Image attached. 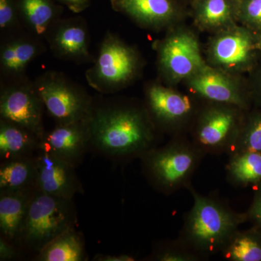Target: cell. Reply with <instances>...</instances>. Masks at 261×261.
<instances>
[{
  "mask_svg": "<svg viewBox=\"0 0 261 261\" xmlns=\"http://www.w3.org/2000/svg\"><path fill=\"white\" fill-rule=\"evenodd\" d=\"M20 20L32 35L46 37L62 14V8L53 0H17Z\"/></svg>",
  "mask_w": 261,
  "mask_h": 261,
  "instance_id": "19",
  "label": "cell"
},
{
  "mask_svg": "<svg viewBox=\"0 0 261 261\" xmlns=\"http://www.w3.org/2000/svg\"><path fill=\"white\" fill-rule=\"evenodd\" d=\"M228 154L226 170L230 184L237 187L260 185L261 152L242 151Z\"/></svg>",
  "mask_w": 261,
  "mask_h": 261,
  "instance_id": "22",
  "label": "cell"
},
{
  "mask_svg": "<svg viewBox=\"0 0 261 261\" xmlns=\"http://www.w3.org/2000/svg\"><path fill=\"white\" fill-rule=\"evenodd\" d=\"M88 125L90 143L109 155L142 156L154 147L152 122L136 108H93Z\"/></svg>",
  "mask_w": 261,
  "mask_h": 261,
  "instance_id": "1",
  "label": "cell"
},
{
  "mask_svg": "<svg viewBox=\"0 0 261 261\" xmlns=\"http://www.w3.org/2000/svg\"><path fill=\"white\" fill-rule=\"evenodd\" d=\"M39 38L18 37L3 43L0 50V65L3 74L20 79L27 66L44 51Z\"/></svg>",
  "mask_w": 261,
  "mask_h": 261,
  "instance_id": "17",
  "label": "cell"
},
{
  "mask_svg": "<svg viewBox=\"0 0 261 261\" xmlns=\"http://www.w3.org/2000/svg\"><path fill=\"white\" fill-rule=\"evenodd\" d=\"M42 99L33 83L18 80L2 89L1 119L30 130L39 139L44 135Z\"/></svg>",
  "mask_w": 261,
  "mask_h": 261,
  "instance_id": "8",
  "label": "cell"
},
{
  "mask_svg": "<svg viewBox=\"0 0 261 261\" xmlns=\"http://www.w3.org/2000/svg\"><path fill=\"white\" fill-rule=\"evenodd\" d=\"M140 68L137 51L118 36L106 33L94 64L87 70L89 85L103 94L114 93L135 78Z\"/></svg>",
  "mask_w": 261,
  "mask_h": 261,
  "instance_id": "5",
  "label": "cell"
},
{
  "mask_svg": "<svg viewBox=\"0 0 261 261\" xmlns=\"http://www.w3.org/2000/svg\"><path fill=\"white\" fill-rule=\"evenodd\" d=\"M214 104L201 113L194 132L192 142L205 155L229 153L243 127L241 108Z\"/></svg>",
  "mask_w": 261,
  "mask_h": 261,
  "instance_id": "7",
  "label": "cell"
},
{
  "mask_svg": "<svg viewBox=\"0 0 261 261\" xmlns=\"http://www.w3.org/2000/svg\"><path fill=\"white\" fill-rule=\"evenodd\" d=\"M238 14L249 27L261 32V0H241Z\"/></svg>",
  "mask_w": 261,
  "mask_h": 261,
  "instance_id": "28",
  "label": "cell"
},
{
  "mask_svg": "<svg viewBox=\"0 0 261 261\" xmlns=\"http://www.w3.org/2000/svg\"><path fill=\"white\" fill-rule=\"evenodd\" d=\"M255 42L246 29L233 27L217 36L211 47L214 63L226 69H238L249 64Z\"/></svg>",
  "mask_w": 261,
  "mask_h": 261,
  "instance_id": "14",
  "label": "cell"
},
{
  "mask_svg": "<svg viewBox=\"0 0 261 261\" xmlns=\"http://www.w3.org/2000/svg\"><path fill=\"white\" fill-rule=\"evenodd\" d=\"M204 156L193 142L177 140L153 147L142 158L151 183L163 193L171 194L191 186L192 176Z\"/></svg>",
  "mask_w": 261,
  "mask_h": 261,
  "instance_id": "3",
  "label": "cell"
},
{
  "mask_svg": "<svg viewBox=\"0 0 261 261\" xmlns=\"http://www.w3.org/2000/svg\"><path fill=\"white\" fill-rule=\"evenodd\" d=\"M40 139L30 130L1 119L0 155L5 161L31 157L39 149Z\"/></svg>",
  "mask_w": 261,
  "mask_h": 261,
  "instance_id": "20",
  "label": "cell"
},
{
  "mask_svg": "<svg viewBox=\"0 0 261 261\" xmlns=\"http://www.w3.org/2000/svg\"><path fill=\"white\" fill-rule=\"evenodd\" d=\"M33 85L57 124L87 121L92 114L94 107L89 94L63 73L47 72Z\"/></svg>",
  "mask_w": 261,
  "mask_h": 261,
  "instance_id": "6",
  "label": "cell"
},
{
  "mask_svg": "<svg viewBox=\"0 0 261 261\" xmlns=\"http://www.w3.org/2000/svg\"><path fill=\"white\" fill-rule=\"evenodd\" d=\"M20 20L17 0H0V29L9 31L14 29Z\"/></svg>",
  "mask_w": 261,
  "mask_h": 261,
  "instance_id": "29",
  "label": "cell"
},
{
  "mask_svg": "<svg viewBox=\"0 0 261 261\" xmlns=\"http://www.w3.org/2000/svg\"><path fill=\"white\" fill-rule=\"evenodd\" d=\"M35 159L21 158L5 161L0 168L1 192L29 191L36 189Z\"/></svg>",
  "mask_w": 261,
  "mask_h": 261,
  "instance_id": "21",
  "label": "cell"
},
{
  "mask_svg": "<svg viewBox=\"0 0 261 261\" xmlns=\"http://www.w3.org/2000/svg\"><path fill=\"white\" fill-rule=\"evenodd\" d=\"M39 252L38 260L42 261H81L84 260L83 240L73 228L54 239Z\"/></svg>",
  "mask_w": 261,
  "mask_h": 261,
  "instance_id": "23",
  "label": "cell"
},
{
  "mask_svg": "<svg viewBox=\"0 0 261 261\" xmlns=\"http://www.w3.org/2000/svg\"><path fill=\"white\" fill-rule=\"evenodd\" d=\"M187 80L192 91L211 102L245 108V99L240 89L219 70L206 66Z\"/></svg>",
  "mask_w": 261,
  "mask_h": 261,
  "instance_id": "15",
  "label": "cell"
},
{
  "mask_svg": "<svg viewBox=\"0 0 261 261\" xmlns=\"http://www.w3.org/2000/svg\"><path fill=\"white\" fill-rule=\"evenodd\" d=\"M236 12L238 5L231 0H200L196 19L203 28L217 29L231 23Z\"/></svg>",
  "mask_w": 261,
  "mask_h": 261,
  "instance_id": "25",
  "label": "cell"
},
{
  "mask_svg": "<svg viewBox=\"0 0 261 261\" xmlns=\"http://www.w3.org/2000/svg\"><path fill=\"white\" fill-rule=\"evenodd\" d=\"M252 151L261 152V115L252 117L243 125L231 152Z\"/></svg>",
  "mask_w": 261,
  "mask_h": 261,
  "instance_id": "26",
  "label": "cell"
},
{
  "mask_svg": "<svg viewBox=\"0 0 261 261\" xmlns=\"http://www.w3.org/2000/svg\"><path fill=\"white\" fill-rule=\"evenodd\" d=\"M255 49H260V50H261V34L259 36V37L257 38V40L255 41Z\"/></svg>",
  "mask_w": 261,
  "mask_h": 261,
  "instance_id": "34",
  "label": "cell"
},
{
  "mask_svg": "<svg viewBox=\"0 0 261 261\" xmlns=\"http://www.w3.org/2000/svg\"><path fill=\"white\" fill-rule=\"evenodd\" d=\"M158 53L160 68L171 80H188L207 66L198 42L190 32H178L168 36L160 43Z\"/></svg>",
  "mask_w": 261,
  "mask_h": 261,
  "instance_id": "9",
  "label": "cell"
},
{
  "mask_svg": "<svg viewBox=\"0 0 261 261\" xmlns=\"http://www.w3.org/2000/svg\"><path fill=\"white\" fill-rule=\"evenodd\" d=\"M229 261H261V231L255 226L238 230L221 252Z\"/></svg>",
  "mask_w": 261,
  "mask_h": 261,
  "instance_id": "24",
  "label": "cell"
},
{
  "mask_svg": "<svg viewBox=\"0 0 261 261\" xmlns=\"http://www.w3.org/2000/svg\"><path fill=\"white\" fill-rule=\"evenodd\" d=\"M193 205L185 216L178 240L201 258L222 252L233 235L248 221L247 213H238L213 196L189 187Z\"/></svg>",
  "mask_w": 261,
  "mask_h": 261,
  "instance_id": "2",
  "label": "cell"
},
{
  "mask_svg": "<svg viewBox=\"0 0 261 261\" xmlns=\"http://www.w3.org/2000/svg\"><path fill=\"white\" fill-rule=\"evenodd\" d=\"M149 114L160 126L176 128L190 119L193 104L187 96L161 84H152L146 92Z\"/></svg>",
  "mask_w": 261,
  "mask_h": 261,
  "instance_id": "13",
  "label": "cell"
},
{
  "mask_svg": "<svg viewBox=\"0 0 261 261\" xmlns=\"http://www.w3.org/2000/svg\"><path fill=\"white\" fill-rule=\"evenodd\" d=\"M6 238L0 239V260H9L15 258L17 252Z\"/></svg>",
  "mask_w": 261,
  "mask_h": 261,
  "instance_id": "31",
  "label": "cell"
},
{
  "mask_svg": "<svg viewBox=\"0 0 261 261\" xmlns=\"http://www.w3.org/2000/svg\"><path fill=\"white\" fill-rule=\"evenodd\" d=\"M94 260L99 261H134L135 258L132 255L121 254L119 255H98L94 257Z\"/></svg>",
  "mask_w": 261,
  "mask_h": 261,
  "instance_id": "33",
  "label": "cell"
},
{
  "mask_svg": "<svg viewBox=\"0 0 261 261\" xmlns=\"http://www.w3.org/2000/svg\"><path fill=\"white\" fill-rule=\"evenodd\" d=\"M49 49L56 58L75 63L92 60L89 35L83 18L76 17L57 20L46 36Z\"/></svg>",
  "mask_w": 261,
  "mask_h": 261,
  "instance_id": "10",
  "label": "cell"
},
{
  "mask_svg": "<svg viewBox=\"0 0 261 261\" xmlns=\"http://www.w3.org/2000/svg\"><path fill=\"white\" fill-rule=\"evenodd\" d=\"M90 144L88 120L75 123L57 124L44 133L39 149L54 154L74 166Z\"/></svg>",
  "mask_w": 261,
  "mask_h": 261,
  "instance_id": "12",
  "label": "cell"
},
{
  "mask_svg": "<svg viewBox=\"0 0 261 261\" xmlns=\"http://www.w3.org/2000/svg\"><path fill=\"white\" fill-rule=\"evenodd\" d=\"M71 11L81 13L90 5L91 0H61Z\"/></svg>",
  "mask_w": 261,
  "mask_h": 261,
  "instance_id": "32",
  "label": "cell"
},
{
  "mask_svg": "<svg viewBox=\"0 0 261 261\" xmlns=\"http://www.w3.org/2000/svg\"><path fill=\"white\" fill-rule=\"evenodd\" d=\"M71 200L36 190L31 195L19 238L27 247L40 251L54 239L73 228L75 214Z\"/></svg>",
  "mask_w": 261,
  "mask_h": 261,
  "instance_id": "4",
  "label": "cell"
},
{
  "mask_svg": "<svg viewBox=\"0 0 261 261\" xmlns=\"http://www.w3.org/2000/svg\"><path fill=\"white\" fill-rule=\"evenodd\" d=\"M35 159L36 190L47 195L70 199L80 190L73 165L54 154L39 149Z\"/></svg>",
  "mask_w": 261,
  "mask_h": 261,
  "instance_id": "11",
  "label": "cell"
},
{
  "mask_svg": "<svg viewBox=\"0 0 261 261\" xmlns=\"http://www.w3.org/2000/svg\"><path fill=\"white\" fill-rule=\"evenodd\" d=\"M248 221L261 231V183L257 185V190L254 195L251 205L247 211Z\"/></svg>",
  "mask_w": 261,
  "mask_h": 261,
  "instance_id": "30",
  "label": "cell"
},
{
  "mask_svg": "<svg viewBox=\"0 0 261 261\" xmlns=\"http://www.w3.org/2000/svg\"><path fill=\"white\" fill-rule=\"evenodd\" d=\"M154 260L159 261H198L200 256L178 240L165 245L154 252Z\"/></svg>",
  "mask_w": 261,
  "mask_h": 261,
  "instance_id": "27",
  "label": "cell"
},
{
  "mask_svg": "<svg viewBox=\"0 0 261 261\" xmlns=\"http://www.w3.org/2000/svg\"><path fill=\"white\" fill-rule=\"evenodd\" d=\"M29 191L1 192L0 229L3 238H19L23 228L31 195Z\"/></svg>",
  "mask_w": 261,
  "mask_h": 261,
  "instance_id": "18",
  "label": "cell"
},
{
  "mask_svg": "<svg viewBox=\"0 0 261 261\" xmlns=\"http://www.w3.org/2000/svg\"><path fill=\"white\" fill-rule=\"evenodd\" d=\"M113 10L149 28L166 25L175 15L171 0H111Z\"/></svg>",
  "mask_w": 261,
  "mask_h": 261,
  "instance_id": "16",
  "label": "cell"
}]
</instances>
